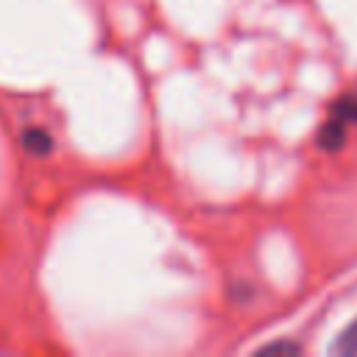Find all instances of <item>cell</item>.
<instances>
[{
	"instance_id": "1",
	"label": "cell",
	"mask_w": 357,
	"mask_h": 357,
	"mask_svg": "<svg viewBox=\"0 0 357 357\" xmlns=\"http://www.w3.org/2000/svg\"><path fill=\"white\" fill-rule=\"evenodd\" d=\"M20 142H22V148H25L31 156H47V153L53 151V137H50L45 128H39V126L25 128L22 137H20Z\"/></svg>"
},
{
	"instance_id": "2",
	"label": "cell",
	"mask_w": 357,
	"mask_h": 357,
	"mask_svg": "<svg viewBox=\"0 0 357 357\" xmlns=\"http://www.w3.org/2000/svg\"><path fill=\"white\" fill-rule=\"evenodd\" d=\"M335 351H337V354H357V321L337 337Z\"/></svg>"
},
{
	"instance_id": "3",
	"label": "cell",
	"mask_w": 357,
	"mask_h": 357,
	"mask_svg": "<svg viewBox=\"0 0 357 357\" xmlns=\"http://www.w3.org/2000/svg\"><path fill=\"white\" fill-rule=\"evenodd\" d=\"M332 117L343 120L346 126H349V123H357V98H343V100L335 106V114H332Z\"/></svg>"
}]
</instances>
